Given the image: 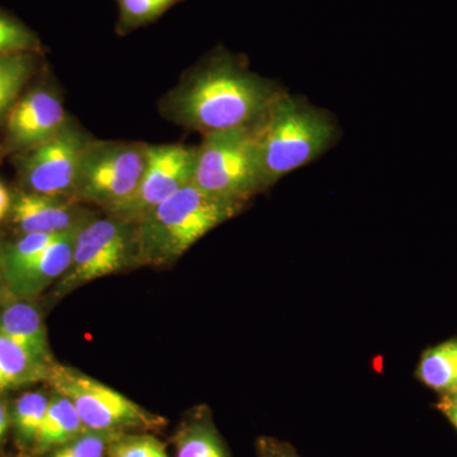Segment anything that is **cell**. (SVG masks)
Returning a JSON list of instances; mask_svg holds the SVG:
<instances>
[{
  "label": "cell",
  "instance_id": "6da1fadb",
  "mask_svg": "<svg viewBox=\"0 0 457 457\" xmlns=\"http://www.w3.org/2000/svg\"><path fill=\"white\" fill-rule=\"evenodd\" d=\"M282 93L249 71L245 57L218 49L170 90L162 111L180 126L213 134L254 128Z\"/></svg>",
  "mask_w": 457,
  "mask_h": 457
},
{
  "label": "cell",
  "instance_id": "7a4b0ae2",
  "mask_svg": "<svg viewBox=\"0 0 457 457\" xmlns=\"http://www.w3.org/2000/svg\"><path fill=\"white\" fill-rule=\"evenodd\" d=\"M243 207L245 204L213 197L189 183L135 222L137 266L173 263Z\"/></svg>",
  "mask_w": 457,
  "mask_h": 457
},
{
  "label": "cell",
  "instance_id": "3957f363",
  "mask_svg": "<svg viewBox=\"0 0 457 457\" xmlns=\"http://www.w3.org/2000/svg\"><path fill=\"white\" fill-rule=\"evenodd\" d=\"M337 134L329 113L282 93L254 126L263 191L326 153Z\"/></svg>",
  "mask_w": 457,
  "mask_h": 457
},
{
  "label": "cell",
  "instance_id": "277c9868",
  "mask_svg": "<svg viewBox=\"0 0 457 457\" xmlns=\"http://www.w3.org/2000/svg\"><path fill=\"white\" fill-rule=\"evenodd\" d=\"M191 183L204 194L239 204L263 192L254 128L204 135Z\"/></svg>",
  "mask_w": 457,
  "mask_h": 457
},
{
  "label": "cell",
  "instance_id": "5b68a950",
  "mask_svg": "<svg viewBox=\"0 0 457 457\" xmlns=\"http://www.w3.org/2000/svg\"><path fill=\"white\" fill-rule=\"evenodd\" d=\"M53 392L71 400L87 429L106 432L161 431L167 420L132 402L92 376L54 363L46 381Z\"/></svg>",
  "mask_w": 457,
  "mask_h": 457
},
{
  "label": "cell",
  "instance_id": "8992f818",
  "mask_svg": "<svg viewBox=\"0 0 457 457\" xmlns=\"http://www.w3.org/2000/svg\"><path fill=\"white\" fill-rule=\"evenodd\" d=\"M146 153L147 144L90 137L78 170L74 200L112 212L139 186Z\"/></svg>",
  "mask_w": 457,
  "mask_h": 457
},
{
  "label": "cell",
  "instance_id": "52a82bcc",
  "mask_svg": "<svg viewBox=\"0 0 457 457\" xmlns=\"http://www.w3.org/2000/svg\"><path fill=\"white\" fill-rule=\"evenodd\" d=\"M135 224L106 215L78 230L71 266L54 287L56 299L96 279L137 266Z\"/></svg>",
  "mask_w": 457,
  "mask_h": 457
},
{
  "label": "cell",
  "instance_id": "ba28073f",
  "mask_svg": "<svg viewBox=\"0 0 457 457\" xmlns=\"http://www.w3.org/2000/svg\"><path fill=\"white\" fill-rule=\"evenodd\" d=\"M90 137L71 119L55 137L26 150L18 171L27 192L74 200L75 182Z\"/></svg>",
  "mask_w": 457,
  "mask_h": 457
},
{
  "label": "cell",
  "instance_id": "9c48e42d",
  "mask_svg": "<svg viewBox=\"0 0 457 457\" xmlns=\"http://www.w3.org/2000/svg\"><path fill=\"white\" fill-rule=\"evenodd\" d=\"M197 146L147 145L146 165L139 186L128 200L106 215L131 224L192 182Z\"/></svg>",
  "mask_w": 457,
  "mask_h": 457
},
{
  "label": "cell",
  "instance_id": "30bf717a",
  "mask_svg": "<svg viewBox=\"0 0 457 457\" xmlns=\"http://www.w3.org/2000/svg\"><path fill=\"white\" fill-rule=\"evenodd\" d=\"M71 117L53 90L36 88L16 102L7 116V141L26 152L55 137Z\"/></svg>",
  "mask_w": 457,
  "mask_h": 457
},
{
  "label": "cell",
  "instance_id": "8fae6325",
  "mask_svg": "<svg viewBox=\"0 0 457 457\" xmlns=\"http://www.w3.org/2000/svg\"><path fill=\"white\" fill-rule=\"evenodd\" d=\"M12 221L23 234H59L77 230L95 212L71 198L20 192L12 197Z\"/></svg>",
  "mask_w": 457,
  "mask_h": 457
},
{
  "label": "cell",
  "instance_id": "7c38bea8",
  "mask_svg": "<svg viewBox=\"0 0 457 457\" xmlns=\"http://www.w3.org/2000/svg\"><path fill=\"white\" fill-rule=\"evenodd\" d=\"M79 228L60 234L35 260L12 276L8 279L12 296L36 300L51 285L56 284L71 266Z\"/></svg>",
  "mask_w": 457,
  "mask_h": 457
},
{
  "label": "cell",
  "instance_id": "4fadbf2b",
  "mask_svg": "<svg viewBox=\"0 0 457 457\" xmlns=\"http://www.w3.org/2000/svg\"><path fill=\"white\" fill-rule=\"evenodd\" d=\"M0 333L47 366L56 362L44 314L36 300L13 299L0 305Z\"/></svg>",
  "mask_w": 457,
  "mask_h": 457
},
{
  "label": "cell",
  "instance_id": "5bb4252c",
  "mask_svg": "<svg viewBox=\"0 0 457 457\" xmlns=\"http://www.w3.org/2000/svg\"><path fill=\"white\" fill-rule=\"evenodd\" d=\"M176 457H230L206 409L192 411L173 436Z\"/></svg>",
  "mask_w": 457,
  "mask_h": 457
},
{
  "label": "cell",
  "instance_id": "9a60e30c",
  "mask_svg": "<svg viewBox=\"0 0 457 457\" xmlns=\"http://www.w3.org/2000/svg\"><path fill=\"white\" fill-rule=\"evenodd\" d=\"M84 431H87L86 426L71 400L53 392L31 457L46 455Z\"/></svg>",
  "mask_w": 457,
  "mask_h": 457
},
{
  "label": "cell",
  "instance_id": "2e32d148",
  "mask_svg": "<svg viewBox=\"0 0 457 457\" xmlns=\"http://www.w3.org/2000/svg\"><path fill=\"white\" fill-rule=\"evenodd\" d=\"M49 372L50 366L0 333V395L29 385L46 383Z\"/></svg>",
  "mask_w": 457,
  "mask_h": 457
},
{
  "label": "cell",
  "instance_id": "e0dca14e",
  "mask_svg": "<svg viewBox=\"0 0 457 457\" xmlns=\"http://www.w3.org/2000/svg\"><path fill=\"white\" fill-rule=\"evenodd\" d=\"M50 398L49 394L35 390L11 403V432L21 456L31 457Z\"/></svg>",
  "mask_w": 457,
  "mask_h": 457
},
{
  "label": "cell",
  "instance_id": "ac0fdd59",
  "mask_svg": "<svg viewBox=\"0 0 457 457\" xmlns=\"http://www.w3.org/2000/svg\"><path fill=\"white\" fill-rule=\"evenodd\" d=\"M416 376L429 389L447 395L457 389V338L427 348L418 362Z\"/></svg>",
  "mask_w": 457,
  "mask_h": 457
},
{
  "label": "cell",
  "instance_id": "d6986e66",
  "mask_svg": "<svg viewBox=\"0 0 457 457\" xmlns=\"http://www.w3.org/2000/svg\"><path fill=\"white\" fill-rule=\"evenodd\" d=\"M35 69L33 53L0 55V123L16 104L17 97Z\"/></svg>",
  "mask_w": 457,
  "mask_h": 457
},
{
  "label": "cell",
  "instance_id": "ffe728a7",
  "mask_svg": "<svg viewBox=\"0 0 457 457\" xmlns=\"http://www.w3.org/2000/svg\"><path fill=\"white\" fill-rule=\"evenodd\" d=\"M119 5L116 33L126 36L161 20L170 9L185 0H114Z\"/></svg>",
  "mask_w": 457,
  "mask_h": 457
},
{
  "label": "cell",
  "instance_id": "44dd1931",
  "mask_svg": "<svg viewBox=\"0 0 457 457\" xmlns=\"http://www.w3.org/2000/svg\"><path fill=\"white\" fill-rule=\"evenodd\" d=\"M106 457H170L163 442L150 432H119L108 445Z\"/></svg>",
  "mask_w": 457,
  "mask_h": 457
},
{
  "label": "cell",
  "instance_id": "7402d4cb",
  "mask_svg": "<svg viewBox=\"0 0 457 457\" xmlns=\"http://www.w3.org/2000/svg\"><path fill=\"white\" fill-rule=\"evenodd\" d=\"M59 236L41 233L23 234L16 242L3 245L8 279L20 272L29 262L35 260Z\"/></svg>",
  "mask_w": 457,
  "mask_h": 457
},
{
  "label": "cell",
  "instance_id": "603a6c76",
  "mask_svg": "<svg viewBox=\"0 0 457 457\" xmlns=\"http://www.w3.org/2000/svg\"><path fill=\"white\" fill-rule=\"evenodd\" d=\"M40 50L41 41L37 35L18 18L0 9V55Z\"/></svg>",
  "mask_w": 457,
  "mask_h": 457
},
{
  "label": "cell",
  "instance_id": "cb8c5ba5",
  "mask_svg": "<svg viewBox=\"0 0 457 457\" xmlns=\"http://www.w3.org/2000/svg\"><path fill=\"white\" fill-rule=\"evenodd\" d=\"M119 432L87 429L68 444L41 457H106L108 445Z\"/></svg>",
  "mask_w": 457,
  "mask_h": 457
},
{
  "label": "cell",
  "instance_id": "d4e9b609",
  "mask_svg": "<svg viewBox=\"0 0 457 457\" xmlns=\"http://www.w3.org/2000/svg\"><path fill=\"white\" fill-rule=\"evenodd\" d=\"M257 453L258 457H300L293 446L270 437L258 440Z\"/></svg>",
  "mask_w": 457,
  "mask_h": 457
},
{
  "label": "cell",
  "instance_id": "484cf974",
  "mask_svg": "<svg viewBox=\"0 0 457 457\" xmlns=\"http://www.w3.org/2000/svg\"><path fill=\"white\" fill-rule=\"evenodd\" d=\"M9 432H11V403L0 395V453L4 447Z\"/></svg>",
  "mask_w": 457,
  "mask_h": 457
},
{
  "label": "cell",
  "instance_id": "4316f807",
  "mask_svg": "<svg viewBox=\"0 0 457 457\" xmlns=\"http://www.w3.org/2000/svg\"><path fill=\"white\" fill-rule=\"evenodd\" d=\"M11 299H13V296L9 288L7 270H5L4 248L0 243V305Z\"/></svg>",
  "mask_w": 457,
  "mask_h": 457
},
{
  "label": "cell",
  "instance_id": "83f0119b",
  "mask_svg": "<svg viewBox=\"0 0 457 457\" xmlns=\"http://www.w3.org/2000/svg\"><path fill=\"white\" fill-rule=\"evenodd\" d=\"M438 409L445 414V417L450 420L451 425L457 429V402L442 395L441 402L438 403Z\"/></svg>",
  "mask_w": 457,
  "mask_h": 457
},
{
  "label": "cell",
  "instance_id": "f1b7e54d",
  "mask_svg": "<svg viewBox=\"0 0 457 457\" xmlns=\"http://www.w3.org/2000/svg\"><path fill=\"white\" fill-rule=\"evenodd\" d=\"M12 197L8 189L0 183V221L11 212Z\"/></svg>",
  "mask_w": 457,
  "mask_h": 457
},
{
  "label": "cell",
  "instance_id": "f546056e",
  "mask_svg": "<svg viewBox=\"0 0 457 457\" xmlns=\"http://www.w3.org/2000/svg\"><path fill=\"white\" fill-rule=\"evenodd\" d=\"M445 396H447V398H450V399H453V400H456V402H457V389L453 390V393L447 394V395H445Z\"/></svg>",
  "mask_w": 457,
  "mask_h": 457
},
{
  "label": "cell",
  "instance_id": "4dcf8cb0",
  "mask_svg": "<svg viewBox=\"0 0 457 457\" xmlns=\"http://www.w3.org/2000/svg\"><path fill=\"white\" fill-rule=\"evenodd\" d=\"M0 457H3V456H0ZM9 457H11V456H9ZM18 457H23V456H18Z\"/></svg>",
  "mask_w": 457,
  "mask_h": 457
}]
</instances>
